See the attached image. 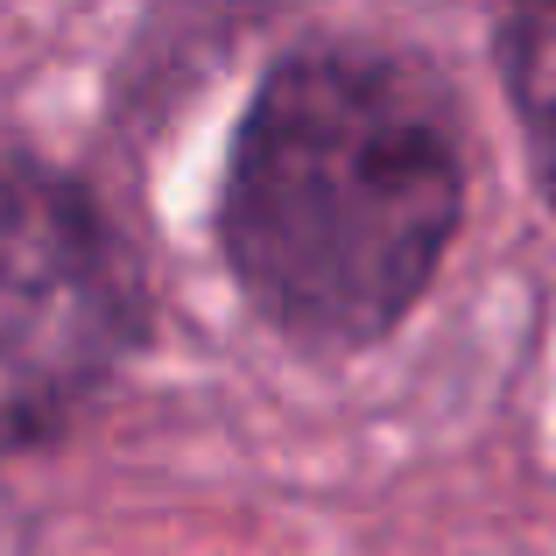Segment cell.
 I'll return each mask as SVG.
<instances>
[{"instance_id":"7a4b0ae2","label":"cell","mask_w":556,"mask_h":556,"mask_svg":"<svg viewBox=\"0 0 556 556\" xmlns=\"http://www.w3.org/2000/svg\"><path fill=\"white\" fill-rule=\"evenodd\" d=\"M135 325V268L99 204L42 169H0V458L64 430Z\"/></svg>"},{"instance_id":"6da1fadb","label":"cell","mask_w":556,"mask_h":556,"mask_svg":"<svg viewBox=\"0 0 556 556\" xmlns=\"http://www.w3.org/2000/svg\"><path fill=\"white\" fill-rule=\"evenodd\" d=\"M465 212L444 92L380 50H303L232 135L218 240L247 303L311 345H374L430 289Z\"/></svg>"},{"instance_id":"3957f363","label":"cell","mask_w":556,"mask_h":556,"mask_svg":"<svg viewBox=\"0 0 556 556\" xmlns=\"http://www.w3.org/2000/svg\"><path fill=\"white\" fill-rule=\"evenodd\" d=\"M493 42L535 184L556 204V0H493Z\"/></svg>"}]
</instances>
